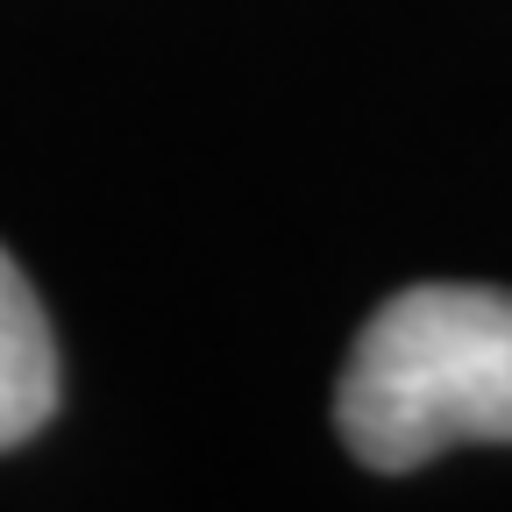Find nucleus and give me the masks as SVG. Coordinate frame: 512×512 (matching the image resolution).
Segmentation results:
<instances>
[{"label": "nucleus", "instance_id": "2", "mask_svg": "<svg viewBox=\"0 0 512 512\" xmlns=\"http://www.w3.org/2000/svg\"><path fill=\"white\" fill-rule=\"evenodd\" d=\"M50 413H57V342L29 278L0 249V448H22Z\"/></svg>", "mask_w": 512, "mask_h": 512}, {"label": "nucleus", "instance_id": "1", "mask_svg": "<svg viewBox=\"0 0 512 512\" xmlns=\"http://www.w3.org/2000/svg\"><path fill=\"white\" fill-rule=\"evenodd\" d=\"M363 470H420L463 441H512V292L413 285L370 313L335 392Z\"/></svg>", "mask_w": 512, "mask_h": 512}]
</instances>
